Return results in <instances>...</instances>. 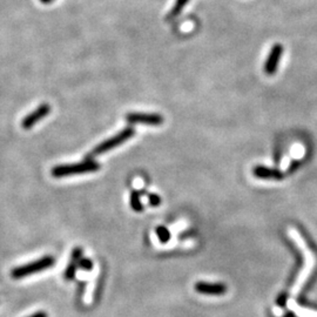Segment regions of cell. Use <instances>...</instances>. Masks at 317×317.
I'll return each instance as SVG.
<instances>
[{
  "label": "cell",
  "mask_w": 317,
  "mask_h": 317,
  "mask_svg": "<svg viewBox=\"0 0 317 317\" xmlns=\"http://www.w3.org/2000/svg\"><path fill=\"white\" fill-rule=\"evenodd\" d=\"M188 2L189 0H175V3H174L172 10L169 11L167 17H166V20L171 21V20H173V19H175L176 17H179V14L182 12L184 6L187 5Z\"/></svg>",
  "instance_id": "11"
},
{
  "label": "cell",
  "mask_w": 317,
  "mask_h": 317,
  "mask_svg": "<svg viewBox=\"0 0 317 317\" xmlns=\"http://www.w3.org/2000/svg\"><path fill=\"white\" fill-rule=\"evenodd\" d=\"M100 169V165L98 162L86 158L83 162H78V164H69V165H60L56 166L52 168L51 174L59 179V177H66L76 175V174H86V173H93L98 172Z\"/></svg>",
  "instance_id": "2"
},
{
  "label": "cell",
  "mask_w": 317,
  "mask_h": 317,
  "mask_svg": "<svg viewBox=\"0 0 317 317\" xmlns=\"http://www.w3.org/2000/svg\"><path fill=\"white\" fill-rule=\"evenodd\" d=\"M287 307L290 311H293L297 317H317V310H310V309H305L299 305L294 299H289L287 301Z\"/></svg>",
  "instance_id": "10"
},
{
  "label": "cell",
  "mask_w": 317,
  "mask_h": 317,
  "mask_svg": "<svg viewBox=\"0 0 317 317\" xmlns=\"http://www.w3.org/2000/svg\"><path fill=\"white\" fill-rule=\"evenodd\" d=\"M134 135H135V129L133 128V127H130V126L126 127V128L120 130L117 135H114V137L107 139V140L102 141L101 144H99L98 146L94 147V148L92 149V152L88 154L86 157H88L91 160L92 157L101 155V154H103V153L110 152V150L114 149L115 147L122 145L123 142L128 141L130 138L134 137Z\"/></svg>",
  "instance_id": "3"
},
{
  "label": "cell",
  "mask_w": 317,
  "mask_h": 317,
  "mask_svg": "<svg viewBox=\"0 0 317 317\" xmlns=\"http://www.w3.org/2000/svg\"><path fill=\"white\" fill-rule=\"evenodd\" d=\"M161 202H162L161 198L157 194H155V193L148 194V203L150 207H158L161 204Z\"/></svg>",
  "instance_id": "16"
},
{
  "label": "cell",
  "mask_w": 317,
  "mask_h": 317,
  "mask_svg": "<svg viewBox=\"0 0 317 317\" xmlns=\"http://www.w3.org/2000/svg\"><path fill=\"white\" fill-rule=\"evenodd\" d=\"M83 248H80V247H78V248H74L73 249V251H72V254H71V258H73V260H75V261H78L79 262V260L81 257H83Z\"/></svg>",
  "instance_id": "17"
},
{
  "label": "cell",
  "mask_w": 317,
  "mask_h": 317,
  "mask_svg": "<svg viewBox=\"0 0 317 317\" xmlns=\"http://www.w3.org/2000/svg\"><path fill=\"white\" fill-rule=\"evenodd\" d=\"M76 270H78V261L73 260V258H71V262H69L66 270H65V274L64 276L65 278H66L67 281H71L74 278L75 274H76Z\"/></svg>",
  "instance_id": "14"
},
{
  "label": "cell",
  "mask_w": 317,
  "mask_h": 317,
  "mask_svg": "<svg viewBox=\"0 0 317 317\" xmlns=\"http://www.w3.org/2000/svg\"><path fill=\"white\" fill-rule=\"evenodd\" d=\"M155 233H156V236L158 239V241H160L161 243L169 242V240H171V236H172L171 231H169L168 228L165 227V226L157 227Z\"/></svg>",
  "instance_id": "13"
},
{
  "label": "cell",
  "mask_w": 317,
  "mask_h": 317,
  "mask_svg": "<svg viewBox=\"0 0 317 317\" xmlns=\"http://www.w3.org/2000/svg\"><path fill=\"white\" fill-rule=\"evenodd\" d=\"M27 317H48V315L46 314L45 311H37V312H34V314L27 316Z\"/></svg>",
  "instance_id": "18"
},
{
  "label": "cell",
  "mask_w": 317,
  "mask_h": 317,
  "mask_svg": "<svg viewBox=\"0 0 317 317\" xmlns=\"http://www.w3.org/2000/svg\"><path fill=\"white\" fill-rule=\"evenodd\" d=\"M54 263H56V258L53 256H44L39 258V260L31 262V263L17 267V268L12 269L11 276H12L14 280H20V278L44 272V270L53 267Z\"/></svg>",
  "instance_id": "4"
},
{
  "label": "cell",
  "mask_w": 317,
  "mask_h": 317,
  "mask_svg": "<svg viewBox=\"0 0 317 317\" xmlns=\"http://www.w3.org/2000/svg\"><path fill=\"white\" fill-rule=\"evenodd\" d=\"M40 2H41L42 4H51V3L54 2V0H40Z\"/></svg>",
  "instance_id": "19"
},
{
  "label": "cell",
  "mask_w": 317,
  "mask_h": 317,
  "mask_svg": "<svg viewBox=\"0 0 317 317\" xmlns=\"http://www.w3.org/2000/svg\"><path fill=\"white\" fill-rule=\"evenodd\" d=\"M194 289L196 293L202 295H223L227 288L222 283H209V282H198L195 283Z\"/></svg>",
  "instance_id": "8"
},
{
  "label": "cell",
  "mask_w": 317,
  "mask_h": 317,
  "mask_svg": "<svg viewBox=\"0 0 317 317\" xmlns=\"http://www.w3.org/2000/svg\"><path fill=\"white\" fill-rule=\"evenodd\" d=\"M126 120L129 123H142L148 126H160L164 123V117L157 113H128Z\"/></svg>",
  "instance_id": "5"
},
{
  "label": "cell",
  "mask_w": 317,
  "mask_h": 317,
  "mask_svg": "<svg viewBox=\"0 0 317 317\" xmlns=\"http://www.w3.org/2000/svg\"><path fill=\"white\" fill-rule=\"evenodd\" d=\"M129 203H130V208H132L134 212L140 213L144 210V204H142L141 202L140 193H139L138 191H133L132 193H130Z\"/></svg>",
  "instance_id": "12"
},
{
  "label": "cell",
  "mask_w": 317,
  "mask_h": 317,
  "mask_svg": "<svg viewBox=\"0 0 317 317\" xmlns=\"http://www.w3.org/2000/svg\"><path fill=\"white\" fill-rule=\"evenodd\" d=\"M282 53H283V46L281 44H275L270 49L269 56L267 58L263 71L267 75H274L277 71L278 64H280Z\"/></svg>",
  "instance_id": "7"
},
{
  "label": "cell",
  "mask_w": 317,
  "mask_h": 317,
  "mask_svg": "<svg viewBox=\"0 0 317 317\" xmlns=\"http://www.w3.org/2000/svg\"><path fill=\"white\" fill-rule=\"evenodd\" d=\"M288 235H289V237L295 242V245L299 247V249L302 251V254L304 256V266L302 267V269H301L299 276H297L296 278V282L294 283V285L292 287V290H290V296H292V299H294V297H296L297 295H299L301 289L303 288V285L305 284V282H307L309 276L311 275L312 270H314L315 265H316V257H315L314 253L309 249V247L307 246V243H305L304 239L301 236L299 230L290 227L288 229Z\"/></svg>",
  "instance_id": "1"
},
{
  "label": "cell",
  "mask_w": 317,
  "mask_h": 317,
  "mask_svg": "<svg viewBox=\"0 0 317 317\" xmlns=\"http://www.w3.org/2000/svg\"><path fill=\"white\" fill-rule=\"evenodd\" d=\"M78 267L85 270V272H91L93 269V262L88 257H81L78 262Z\"/></svg>",
  "instance_id": "15"
},
{
  "label": "cell",
  "mask_w": 317,
  "mask_h": 317,
  "mask_svg": "<svg viewBox=\"0 0 317 317\" xmlns=\"http://www.w3.org/2000/svg\"><path fill=\"white\" fill-rule=\"evenodd\" d=\"M51 113V106L48 103H42L39 107H37L32 113L27 114L26 117L22 119L21 127L24 129H31L33 126H36L38 122L41 121L42 119L47 117Z\"/></svg>",
  "instance_id": "6"
},
{
  "label": "cell",
  "mask_w": 317,
  "mask_h": 317,
  "mask_svg": "<svg viewBox=\"0 0 317 317\" xmlns=\"http://www.w3.org/2000/svg\"><path fill=\"white\" fill-rule=\"evenodd\" d=\"M253 174L254 176L258 177V179H266V180H281L284 177L283 173L278 171V169L269 168L262 165L255 166L253 168Z\"/></svg>",
  "instance_id": "9"
}]
</instances>
